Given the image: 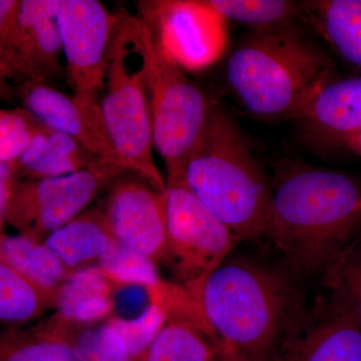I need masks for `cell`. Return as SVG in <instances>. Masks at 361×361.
<instances>
[{
	"label": "cell",
	"mask_w": 361,
	"mask_h": 361,
	"mask_svg": "<svg viewBox=\"0 0 361 361\" xmlns=\"http://www.w3.org/2000/svg\"><path fill=\"white\" fill-rule=\"evenodd\" d=\"M146 23L176 63L200 70L222 56L226 47L225 20L204 1H142Z\"/></svg>",
	"instance_id": "cell-10"
},
{
	"label": "cell",
	"mask_w": 361,
	"mask_h": 361,
	"mask_svg": "<svg viewBox=\"0 0 361 361\" xmlns=\"http://www.w3.org/2000/svg\"><path fill=\"white\" fill-rule=\"evenodd\" d=\"M188 293L216 339L252 361H281L284 337L297 311L286 278L256 263L225 259Z\"/></svg>",
	"instance_id": "cell-3"
},
{
	"label": "cell",
	"mask_w": 361,
	"mask_h": 361,
	"mask_svg": "<svg viewBox=\"0 0 361 361\" xmlns=\"http://www.w3.org/2000/svg\"><path fill=\"white\" fill-rule=\"evenodd\" d=\"M167 322V314L156 304L151 303L133 319L111 317L108 324L122 337L130 355L142 361L152 342Z\"/></svg>",
	"instance_id": "cell-28"
},
{
	"label": "cell",
	"mask_w": 361,
	"mask_h": 361,
	"mask_svg": "<svg viewBox=\"0 0 361 361\" xmlns=\"http://www.w3.org/2000/svg\"><path fill=\"white\" fill-rule=\"evenodd\" d=\"M56 293L44 290L0 254V322L21 325L56 310Z\"/></svg>",
	"instance_id": "cell-21"
},
{
	"label": "cell",
	"mask_w": 361,
	"mask_h": 361,
	"mask_svg": "<svg viewBox=\"0 0 361 361\" xmlns=\"http://www.w3.org/2000/svg\"><path fill=\"white\" fill-rule=\"evenodd\" d=\"M16 180L14 177H0V239L4 236V227L6 224L7 204L11 187Z\"/></svg>",
	"instance_id": "cell-31"
},
{
	"label": "cell",
	"mask_w": 361,
	"mask_h": 361,
	"mask_svg": "<svg viewBox=\"0 0 361 361\" xmlns=\"http://www.w3.org/2000/svg\"><path fill=\"white\" fill-rule=\"evenodd\" d=\"M58 18L73 94L99 101L118 13H110L97 0H59Z\"/></svg>",
	"instance_id": "cell-9"
},
{
	"label": "cell",
	"mask_w": 361,
	"mask_h": 361,
	"mask_svg": "<svg viewBox=\"0 0 361 361\" xmlns=\"http://www.w3.org/2000/svg\"><path fill=\"white\" fill-rule=\"evenodd\" d=\"M183 182L239 239L267 237L272 187L236 121L213 106Z\"/></svg>",
	"instance_id": "cell-4"
},
{
	"label": "cell",
	"mask_w": 361,
	"mask_h": 361,
	"mask_svg": "<svg viewBox=\"0 0 361 361\" xmlns=\"http://www.w3.org/2000/svg\"><path fill=\"white\" fill-rule=\"evenodd\" d=\"M361 192L348 175L298 166L272 188L267 237L298 276L322 275L355 239Z\"/></svg>",
	"instance_id": "cell-1"
},
{
	"label": "cell",
	"mask_w": 361,
	"mask_h": 361,
	"mask_svg": "<svg viewBox=\"0 0 361 361\" xmlns=\"http://www.w3.org/2000/svg\"><path fill=\"white\" fill-rule=\"evenodd\" d=\"M25 109L0 110V163H14L27 149L42 128Z\"/></svg>",
	"instance_id": "cell-29"
},
{
	"label": "cell",
	"mask_w": 361,
	"mask_h": 361,
	"mask_svg": "<svg viewBox=\"0 0 361 361\" xmlns=\"http://www.w3.org/2000/svg\"><path fill=\"white\" fill-rule=\"evenodd\" d=\"M20 0H0V73L16 80L14 59Z\"/></svg>",
	"instance_id": "cell-30"
},
{
	"label": "cell",
	"mask_w": 361,
	"mask_h": 361,
	"mask_svg": "<svg viewBox=\"0 0 361 361\" xmlns=\"http://www.w3.org/2000/svg\"><path fill=\"white\" fill-rule=\"evenodd\" d=\"M151 30L141 18L118 13L99 92V106L111 144L126 170L159 192L167 183L153 157V126L147 51Z\"/></svg>",
	"instance_id": "cell-5"
},
{
	"label": "cell",
	"mask_w": 361,
	"mask_h": 361,
	"mask_svg": "<svg viewBox=\"0 0 361 361\" xmlns=\"http://www.w3.org/2000/svg\"><path fill=\"white\" fill-rule=\"evenodd\" d=\"M0 254L32 282L52 293H56L73 273L44 244L21 235L4 234L0 239Z\"/></svg>",
	"instance_id": "cell-23"
},
{
	"label": "cell",
	"mask_w": 361,
	"mask_h": 361,
	"mask_svg": "<svg viewBox=\"0 0 361 361\" xmlns=\"http://www.w3.org/2000/svg\"><path fill=\"white\" fill-rule=\"evenodd\" d=\"M163 198L168 263L183 287L191 292L219 267L240 241L183 180L167 183Z\"/></svg>",
	"instance_id": "cell-8"
},
{
	"label": "cell",
	"mask_w": 361,
	"mask_h": 361,
	"mask_svg": "<svg viewBox=\"0 0 361 361\" xmlns=\"http://www.w3.org/2000/svg\"><path fill=\"white\" fill-rule=\"evenodd\" d=\"M214 361H252L238 349L233 348L226 342H221L219 351Z\"/></svg>",
	"instance_id": "cell-32"
},
{
	"label": "cell",
	"mask_w": 361,
	"mask_h": 361,
	"mask_svg": "<svg viewBox=\"0 0 361 361\" xmlns=\"http://www.w3.org/2000/svg\"><path fill=\"white\" fill-rule=\"evenodd\" d=\"M334 63L300 25L253 30L228 58L226 78L244 109L294 120L334 75Z\"/></svg>",
	"instance_id": "cell-2"
},
{
	"label": "cell",
	"mask_w": 361,
	"mask_h": 361,
	"mask_svg": "<svg viewBox=\"0 0 361 361\" xmlns=\"http://www.w3.org/2000/svg\"><path fill=\"white\" fill-rule=\"evenodd\" d=\"M344 148H348L361 157V128L346 140Z\"/></svg>",
	"instance_id": "cell-33"
},
{
	"label": "cell",
	"mask_w": 361,
	"mask_h": 361,
	"mask_svg": "<svg viewBox=\"0 0 361 361\" xmlns=\"http://www.w3.org/2000/svg\"><path fill=\"white\" fill-rule=\"evenodd\" d=\"M311 25L361 75V0L305 1Z\"/></svg>",
	"instance_id": "cell-19"
},
{
	"label": "cell",
	"mask_w": 361,
	"mask_h": 361,
	"mask_svg": "<svg viewBox=\"0 0 361 361\" xmlns=\"http://www.w3.org/2000/svg\"><path fill=\"white\" fill-rule=\"evenodd\" d=\"M221 342L191 320L167 319L142 361H214Z\"/></svg>",
	"instance_id": "cell-20"
},
{
	"label": "cell",
	"mask_w": 361,
	"mask_h": 361,
	"mask_svg": "<svg viewBox=\"0 0 361 361\" xmlns=\"http://www.w3.org/2000/svg\"><path fill=\"white\" fill-rule=\"evenodd\" d=\"M0 177H14L13 167L8 164L0 163Z\"/></svg>",
	"instance_id": "cell-34"
},
{
	"label": "cell",
	"mask_w": 361,
	"mask_h": 361,
	"mask_svg": "<svg viewBox=\"0 0 361 361\" xmlns=\"http://www.w3.org/2000/svg\"><path fill=\"white\" fill-rule=\"evenodd\" d=\"M294 120L311 146L319 149L344 147L361 128V75L332 78Z\"/></svg>",
	"instance_id": "cell-15"
},
{
	"label": "cell",
	"mask_w": 361,
	"mask_h": 361,
	"mask_svg": "<svg viewBox=\"0 0 361 361\" xmlns=\"http://www.w3.org/2000/svg\"><path fill=\"white\" fill-rule=\"evenodd\" d=\"M52 336L70 344L78 361H137L134 360L122 337L111 325L85 327L73 324L54 315L44 322Z\"/></svg>",
	"instance_id": "cell-24"
},
{
	"label": "cell",
	"mask_w": 361,
	"mask_h": 361,
	"mask_svg": "<svg viewBox=\"0 0 361 361\" xmlns=\"http://www.w3.org/2000/svg\"><path fill=\"white\" fill-rule=\"evenodd\" d=\"M0 89H1V85H0Z\"/></svg>",
	"instance_id": "cell-37"
},
{
	"label": "cell",
	"mask_w": 361,
	"mask_h": 361,
	"mask_svg": "<svg viewBox=\"0 0 361 361\" xmlns=\"http://www.w3.org/2000/svg\"><path fill=\"white\" fill-rule=\"evenodd\" d=\"M99 161L68 135L42 123L32 144L11 166L16 177L42 179L80 172Z\"/></svg>",
	"instance_id": "cell-16"
},
{
	"label": "cell",
	"mask_w": 361,
	"mask_h": 361,
	"mask_svg": "<svg viewBox=\"0 0 361 361\" xmlns=\"http://www.w3.org/2000/svg\"><path fill=\"white\" fill-rule=\"evenodd\" d=\"M97 266L116 287L142 286L147 289L161 280L153 261L116 241Z\"/></svg>",
	"instance_id": "cell-27"
},
{
	"label": "cell",
	"mask_w": 361,
	"mask_h": 361,
	"mask_svg": "<svg viewBox=\"0 0 361 361\" xmlns=\"http://www.w3.org/2000/svg\"><path fill=\"white\" fill-rule=\"evenodd\" d=\"M281 361H361V327L324 302L308 317L296 311Z\"/></svg>",
	"instance_id": "cell-13"
},
{
	"label": "cell",
	"mask_w": 361,
	"mask_h": 361,
	"mask_svg": "<svg viewBox=\"0 0 361 361\" xmlns=\"http://www.w3.org/2000/svg\"><path fill=\"white\" fill-rule=\"evenodd\" d=\"M115 284L94 265L71 273L56 294V316L66 322L90 325L110 315Z\"/></svg>",
	"instance_id": "cell-18"
},
{
	"label": "cell",
	"mask_w": 361,
	"mask_h": 361,
	"mask_svg": "<svg viewBox=\"0 0 361 361\" xmlns=\"http://www.w3.org/2000/svg\"><path fill=\"white\" fill-rule=\"evenodd\" d=\"M360 212H361V199H360Z\"/></svg>",
	"instance_id": "cell-36"
},
{
	"label": "cell",
	"mask_w": 361,
	"mask_h": 361,
	"mask_svg": "<svg viewBox=\"0 0 361 361\" xmlns=\"http://www.w3.org/2000/svg\"><path fill=\"white\" fill-rule=\"evenodd\" d=\"M116 240L103 210H90L45 238L42 244L65 264L71 272L97 265Z\"/></svg>",
	"instance_id": "cell-17"
},
{
	"label": "cell",
	"mask_w": 361,
	"mask_h": 361,
	"mask_svg": "<svg viewBox=\"0 0 361 361\" xmlns=\"http://www.w3.org/2000/svg\"><path fill=\"white\" fill-rule=\"evenodd\" d=\"M18 92L25 110L39 122L68 135L99 160L126 170L109 137L99 101L68 96L35 80L20 84Z\"/></svg>",
	"instance_id": "cell-12"
},
{
	"label": "cell",
	"mask_w": 361,
	"mask_h": 361,
	"mask_svg": "<svg viewBox=\"0 0 361 361\" xmlns=\"http://www.w3.org/2000/svg\"><path fill=\"white\" fill-rule=\"evenodd\" d=\"M102 210L118 243L156 265L168 262L163 192L139 180H121L111 188Z\"/></svg>",
	"instance_id": "cell-11"
},
{
	"label": "cell",
	"mask_w": 361,
	"mask_h": 361,
	"mask_svg": "<svg viewBox=\"0 0 361 361\" xmlns=\"http://www.w3.org/2000/svg\"><path fill=\"white\" fill-rule=\"evenodd\" d=\"M125 169L109 161L59 177L14 180L6 222L18 235L42 243L77 218Z\"/></svg>",
	"instance_id": "cell-7"
},
{
	"label": "cell",
	"mask_w": 361,
	"mask_h": 361,
	"mask_svg": "<svg viewBox=\"0 0 361 361\" xmlns=\"http://www.w3.org/2000/svg\"><path fill=\"white\" fill-rule=\"evenodd\" d=\"M0 361H78L70 344L40 325L23 334L0 337Z\"/></svg>",
	"instance_id": "cell-26"
},
{
	"label": "cell",
	"mask_w": 361,
	"mask_h": 361,
	"mask_svg": "<svg viewBox=\"0 0 361 361\" xmlns=\"http://www.w3.org/2000/svg\"><path fill=\"white\" fill-rule=\"evenodd\" d=\"M147 85L154 148L165 161L167 183L182 180L187 161L205 130L213 106L200 87L169 56L152 30L147 51Z\"/></svg>",
	"instance_id": "cell-6"
},
{
	"label": "cell",
	"mask_w": 361,
	"mask_h": 361,
	"mask_svg": "<svg viewBox=\"0 0 361 361\" xmlns=\"http://www.w3.org/2000/svg\"><path fill=\"white\" fill-rule=\"evenodd\" d=\"M207 6L230 20L249 25L253 30L276 26L311 25V18L304 2L283 0H205Z\"/></svg>",
	"instance_id": "cell-25"
},
{
	"label": "cell",
	"mask_w": 361,
	"mask_h": 361,
	"mask_svg": "<svg viewBox=\"0 0 361 361\" xmlns=\"http://www.w3.org/2000/svg\"><path fill=\"white\" fill-rule=\"evenodd\" d=\"M4 75L0 73V85H2V82H4Z\"/></svg>",
	"instance_id": "cell-35"
},
{
	"label": "cell",
	"mask_w": 361,
	"mask_h": 361,
	"mask_svg": "<svg viewBox=\"0 0 361 361\" xmlns=\"http://www.w3.org/2000/svg\"><path fill=\"white\" fill-rule=\"evenodd\" d=\"M323 302L361 327V242L350 244L322 273Z\"/></svg>",
	"instance_id": "cell-22"
},
{
	"label": "cell",
	"mask_w": 361,
	"mask_h": 361,
	"mask_svg": "<svg viewBox=\"0 0 361 361\" xmlns=\"http://www.w3.org/2000/svg\"><path fill=\"white\" fill-rule=\"evenodd\" d=\"M59 0H20L16 39V80L45 82L61 71Z\"/></svg>",
	"instance_id": "cell-14"
}]
</instances>
